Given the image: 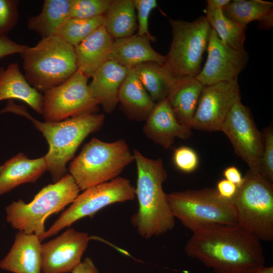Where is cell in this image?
Masks as SVG:
<instances>
[{
	"label": "cell",
	"mask_w": 273,
	"mask_h": 273,
	"mask_svg": "<svg viewBox=\"0 0 273 273\" xmlns=\"http://www.w3.org/2000/svg\"><path fill=\"white\" fill-rule=\"evenodd\" d=\"M185 251L214 273H249L265 263L260 241L237 225L199 229L193 232Z\"/></svg>",
	"instance_id": "cell-1"
},
{
	"label": "cell",
	"mask_w": 273,
	"mask_h": 273,
	"mask_svg": "<svg viewBox=\"0 0 273 273\" xmlns=\"http://www.w3.org/2000/svg\"><path fill=\"white\" fill-rule=\"evenodd\" d=\"M133 154L137 168L135 195L139 208L131 222L140 236L150 239L172 230L175 225L162 188L167 174L161 159L148 158L136 149Z\"/></svg>",
	"instance_id": "cell-2"
},
{
	"label": "cell",
	"mask_w": 273,
	"mask_h": 273,
	"mask_svg": "<svg viewBox=\"0 0 273 273\" xmlns=\"http://www.w3.org/2000/svg\"><path fill=\"white\" fill-rule=\"evenodd\" d=\"M12 112L24 116L41 132L49 146L44 156L47 169L56 183L66 174V164L74 156L83 141L90 133L99 130L104 123L103 114L93 113L80 115L58 122H40L26 111L25 107L10 100L0 113Z\"/></svg>",
	"instance_id": "cell-3"
},
{
	"label": "cell",
	"mask_w": 273,
	"mask_h": 273,
	"mask_svg": "<svg viewBox=\"0 0 273 273\" xmlns=\"http://www.w3.org/2000/svg\"><path fill=\"white\" fill-rule=\"evenodd\" d=\"M20 54L26 80L40 93L62 84L77 70L74 47L57 35L42 38Z\"/></svg>",
	"instance_id": "cell-4"
},
{
	"label": "cell",
	"mask_w": 273,
	"mask_h": 273,
	"mask_svg": "<svg viewBox=\"0 0 273 273\" xmlns=\"http://www.w3.org/2000/svg\"><path fill=\"white\" fill-rule=\"evenodd\" d=\"M80 191L73 177L66 173L59 181L43 187L30 202L19 199L7 205V221L15 229L34 234L41 241L46 231L47 218L71 204Z\"/></svg>",
	"instance_id": "cell-5"
},
{
	"label": "cell",
	"mask_w": 273,
	"mask_h": 273,
	"mask_svg": "<svg viewBox=\"0 0 273 273\" xmlns=\"http://www.w3.org/2000/svg\"><path fill=\"white\" fill-rule=\"evenodd\" d=\"M134 158L124 140L108 143L94 138L70 163L69 174L80 190L118 176Z\"/></svg>",
	"instance_id": "cell-6"
},
{
	"label": "cell",
	"mask_w": 273,
	"mask_h": 273,
	"mask_svg": "<svg viewBox=\"0 0 273 273\" xmlns=\"http://www.w3.org/2000/svg\"><path fill=\"white\" fill-rule=\"evenodd\" d=\"M231 201L237 225L260 241H272V184L248 171Z\"/></svg>",
	"instance_id": "cell-7"
},
{
	"label": "cell",
	"mask_w": 273,
	"mask_h": 273,
	"mask_svg": "<svg viewBox=\"0 0 273 273\" xmlns=\"http://www.w3.org/2000/svg\"><path fill=\"white\" fill-rule=\"evenodd\" d=\"M172 39L164 68L176 81L195 78L201 70L211 27L205 17L193 21L170 19Z\"/></svg>",
	"instance_id": "cell-8"
},
{
	"label": "cell",
	"mask_w": 273,
	"mask_h": 273,
	"mask_svg": "<svg viewBox=\"0 0 273 273\" xmlns=\"http://www.w3.org/2000/svg\"><path fill=\"white\" fill-rule=\"evenodd\" d=\"M167 200L174 218L193 232L211 225H237L232 201L222 198L216 189L173 192L167 194Z\"/></svg>",
	"instance_id": "cell-9"
},
{
	"label": "cell",
	"mask_w": 273,
	"mask_h": 273,
	"mask_svg": "<svg viewBox=\"0 0 273 273\" xmlns=\"http://www.w3.org/2000/svg\"><path fill=\"white\" fill-rule=\"evenodd\" d=\"M135 198V188L126 178L118 176L83 191L71 205L64 211L50 228L41 241L54 236L77 220L95 214L111 204L131 201Z\"/></svg>",
	"instance_id": "cell-10"
},
{
	"label": "cell",
	"mask_w": 273,
	"mask_h": 273,
	"mask_svg": "<svg viewBox=\"0 0 273 273\" xmlns=\"http://www.w3.org/2000/svg\"><path fill=\"white\" fill-rule=\"evenodd\" d=\"M88 78L77 70L66 81L43 93L42 114L46 121L96 113L99 104L90 92Z\"/></svg>",
	"instance_id": "cell-11"
},
{
	"label": "cell",
	"mask_w": 273,
	"mask_h": 273,
	"mask_svg": "<svg viewBox=\"0 0 273 273\" xmlns=\"http://www.w3.org/2000/svg\"><path fill=\"white\" fill-rule=\"evenodd\" d=\"M219 131L229 138L236 154L248 165L249 171L259 175L263 135L257 129L249 109L241 101L229 111Z\"/></svg>",
	"instance_id": "cell-12"
},
{
	"label": "cell",
	"mask_w": 273,
	"mask_h": 273,
	"mask_svg": "<svg viewBox=\"0 0 273 273\" xmlns=\"http://www.w3.org/2000/svg\"><path fill=\"white\" fill-rule=\"evenodd\" d=\"M240 99L238 79L205 86L199 99L192 128L219 131L229 111Z\"/></svg>",
	"instance_id": "cell-13"
},
{
	"label": "cell",
	"mask_w": 273,
	"mask_h": 273,
	"mask_svg": "<svg viewBox=\"0 0 273 273\" xmlns=\"http://www.w3.org/2000/svg\"><path fill=\"white\" fill-rule=\"evenodd\" d=\"M207 50L206 61L195 78L204 86L237 79L248 63L246 51H238L225 45L212 28Z\"/></svg>",
	"instance_id": "cell-14"
},
{
	"label": "cell",
	"mask_w": 273,
	"mask_h": 273,
	"mask_svg": "<svg viewBox=\"0 0 273 273\" xmlns=\"http://www.w3.org/2000/svg\"><path fill=\"white\" fill-rule=\"evenodd\" d=\"M90 239L87 233L69 228L41 244L42 272H71L81 262Z\"/></svg>",
	"instance_id": "cell-15"
},
{
	"label": "cell",
	"mask_w": 273,
	"mask_h": 273,
	"mask_svg": "<svg viewBox=\"0 0 273 273\" xmlns=\"http://www.w3.org/2000/svg\"><path fill=\"white\" fill-rule=\"evenodd\" d=\"M143 129L148 139L165 149L170 148L175 138L185 140L192 135L191 128L178 122L166 98L155 104Z\"/></svg>",
	"instance_id": "cell-16"
},
{
	"label": "cell",
	"mask_w": 273,
	"mask_h": 273,
	"mask_svg": "<svg viewBox=\"0 0 273 273\" xmlns=\"http://www.w3.org/2000/svg\"><path fill=\"white\" fill-rule=\"evenodd\" d=\"M0 268L13 273H41V243L34 235L18 231Z\"/></svg>",
	"instance_id": "cell-17"
},
{
	"label": "cell",
	"mask_w": 273,
	"mask_h": 273,
	"mask_svg": "<svg viewBox=\"0 0 273 273\" xmlns=\"http://www.w3.org/2000/svg\"><path fill=\"white\" fill-rule=\"evenodd\" d=\"M129 69L110 60L93 75L92 81L88 84L89 89L105 112L111 113L116 108L120 88Z\"/></svg>",
	"instance_id": "cell-18"
},
{
	"label": "cell",
	"mask_w": 273,
	"mask_h": 273,
	"mask_svg": "<svg viewBox=\"0 0 273 273\" xmlns=\"http://www.w3.org/2000/svg\"><path fill=\"white\" fill-rule=\"evenodd\" d=\"M113 38L104 26L98 28L74 47L77 70L87 78L106 61L113 43Z\"/></svg>",
	"instance_id": "cell-19"
},
{
	"label": "cell",
	"mask_w": 273,
	"mask_h": 273,
	"mask_svg": "<svg viewBox=\"0 0 273 273\" xmlns=\"http://www.w3.org/2000/svg\"><path fill=\"white\" fill-rule=\"evenodd\" d=\"M150 40L147 36L136 34L115 39L109 60H113L128 68L148 62L163 65L165 56L158 53L152 48Z\"/></svg>",
	"instance_id": "cell-20"
},
{
	"label": "cell",
	"mask_w": 273,
	"mask_h": 273,
	"mask_svg": "<svg viewBox=\"0 0 273 273\" xmlns=\"http://www.w3.org/2000/svg\"><path fill=\"white\" fill-rule=\"evenodd\" d=\"M3 165L0 172V196L22 184L35 182L47 170L44 156L29 159L22 153Z\"/></svg>",
	"instance_id": "cell-21"
},
{
	"label": "cell",
	"mask_w": 273,
	"mask_h": 273,
	"mask_svg": "<svg viewBox=\"0 0 273 273\" xmlns=\"http://www.w3.org/2000/svg\"><path fill=\"white\" fill-rule=\"evenodd\" d=\"M13 99L23 101L42 114L43 95L29 83L16 63L6 69L0 67V101Z\"/></svg>",
	"instance_id": "cell-22"
},
{
	"label": "cell",
	"mask_w": 273,
	"mask_h": 273,
	"mask_svg": "<svg viewBox=\"0 0 273 273\" xmlns=\"http://www.w3.org/2000/svg\"><path fill=\"white\" fill-rule=\"evenodd\" d=\"M132 119L146 121L155 103L140 81L134 68L129 69L120 88L118 103Z\"/></svg>",
	"instance_id": "cell-23"
},
{
	"label": "cell",
	"mask_w": 273,
	"mask_h": 273,
	"mask_svg": "<svg viewBox=\"0 0 273 273\" xmlns=\"http://www.w3.org/2000/svg\"><path fill=\"white\" fill-rule=\"evenodd\" d=\"M204 86L195 78L177 81L166 99L178 122L192 128V123Z\"/></svg>",
	"instance_id": "cell-24"
},
{
	"label": "cell",
	"mask_w": 273,
	"mask_h": 273,
	"mask_svg": "<svg viewBox=\"0 0 273 273\" xmlns=\"http://www.w3.org/2000/svg\"><path fill=\"white\" fill-rule=\"evenodd\" d=\"M71 0H45L41 12L29 18L28 29L42 38L57 35L63 23L70 18Z\"/></svg>",
	"instance_id": "cell-25"
},
{
	"label": "cell",
	"mask_w": 273,
	"mask_h": 273,
	"mask_svg": "<svg viewBox=\"0 0 273 273\" xmlns=\"http://www.w3.org/2000/svg\"><path fill=\"white\" fill-rule=\"evenodd\" d=\"M222 11L232 21L242 26L258 21L263 28L272 26L273 3L262 0H235Z\"/></svg>",
	"instance_id": "cell-26"
},
{
	"label": "cell",
	"mask_w": 273,
	"mask_h": 273,
	"mask_svg": "<svg viewBox=\"0 0 273 273\" xmlns=\"http://www.w3.org/2000/svg\"><path fill=\"white\" fill-rule=\"evenodd\" d=\"M132 0H112L104 15V26L115 39L133 35L138 28Z\"/></svg>",
	"instance_id": "cell-27"
},
{
	"label": "cell",
	"mask_w": 273,
	"mask_h": 273,
	"mask_svg": "<svg viewBox=\"0 0 273 273\" xmlns=\"http://www.w3.org/2000/svg\"><path fill=\"white\" fill-rule=\"evenodd\" d=\"M133 68L140 81L154 102L166 98L176 82L163 65L156 62H145Z\"/></svg>",
	"instance_id": "cell-28"
},
{
	"label": "cell",
	"mask_w": 273,
	"mask_h": 273,
	"mask_svg": "<svg viewBox=\"0 0 273 273\" xmlns=\"http://www.w3.org/2000/svg\"><path fill=\"white\" fill-rule=\"evenodd\" d=\"M205 17L211 28L224 44L238 51H245L244 43L247 27L232 21L222 9H206Z\"/></svg>",
	"instance_id": "cell-29"
},
{
	"label": "cell",
	"mask_w": 273,
	"mask_h": 273,
	"mask_svg": "<svg viewBox=\"0 0 273 273\" xmlns=\"http://www.w3.org/2000/svg\"><path fill=\"white\" fill-rule=\"evenodd\" d=\"M104 16L90 19L69 18L62 25L57 35L74 47L104 24Z\"/></svg>",
	"instance_id": "cell-30"
},
{
	"label": "cell",
	"mask_w": 273,
	"mask_h": 273,
	"mask_svg": "<svg viewBox=\"0 0 273 273\" xmlns=\"http://www.w3.org/2000/svg\"><path fill=\"white\" fill-rule=\"evenodd\" d=\"M112 0H71L70 18L90 19L104 16Z\"/></svg>",
	"instance_id": "cell-31"
},
{
	"label": "cell",
	"mask_w": 273,
	"mask_h": 273,
	"mask_svg": "<svg viewBox=\"0 0 273 273\" xmlns=\"http://www.w3.org/2000/svg\"><path fill=\"white\" fill-rule=\"evenodd\" d=\"M264 146L262 152L259 175L273 183V129L272 124L266 128L263 134Z\"/></svg>",
	"instance_id": "cell-32"
},
{
	"label": "cell",
	"mask_w": 273,
	"mask_h": 273,
	"mask_svg": "<svg viewBox=\"0 0 273 273\" xmlns=\"http://www.w3.org/2000/svg\"><path fill=\"white\" fill-rule=\"evenodd\" d=\"M19 3L17 0H0V33L6 34L17 24Z\"/></svg>",
	"instance_id": "cell-33"
},
{
	"label": "cell",
	"mask_w": 273,
	"mask_h": 273,
	"mask_svg": "<svg viewBox=\"0 0 273 273\" xmlns=\"http://www.w3.org/2000/svg\"><path fill=\"white\" fill-rule=\"evenodd\" d=\"M135 9L137 10L138 31L136 35L147 36L153 41L155 38L149 33L148 20L151 12L157 7L156 0H132Z\"/></svg>",
	"instance_id": "cell-34"
},
{
	"label": "cell",
	"mask_w": 273,
	"mask_h": 273,
	"mask_svg": "<svg viewBox=\"0 0 273 273\" xmlns=\"http://www.w3.org/2000/svg\"><path fill=\"white\" fill-rule=\"evenodd\" d=\"M173 160L176 167L185 173L194 171L199 164V157L196 152L186 146L178 147L174 150Z\"/></svg>",
	"instance_id": "cell-35"
},
{
	"label": "cell",
	"mask_w": 273,
	"mask_h": 273,
	"mask_svg": "<svg viewBox=\"0 0 273 273\" xmlns=\"http://www.w3.org/2000/svg\"><path fill=\"white\" fill-rule=\"evenodd\" d=\"M28 46L16 43L6 34L0 33V60L6 56L14 54H21Z\"/></svg>",
	"instance_id": "cell-36"
},
{
	"label": "cell",
	"mask_w": 273,
	"mask_h": 273,
	"mask_svg": "<svg viewBox=\"0 0 273 273\" xmlns=\"http://www.w3.org/2000/svg\"><path fill=\"white\" fill-rule=\"evenodd\" d=\"M237 188L232 183L225 179H222L217 183L216 189L222 198L232 200L236 193Z\"/></svg>",
	"instance_id": "cell-37"
},
{
	"label": "cell",
	"mask_w": 273,
	"mask_h": 273,
	"mask_svg": "<svg viewBox=\"0 0 273 273\" xmlns=\"http://www.w3.org/2000/svg\"><path fill=\"white\" fill-rule=\"evenodd\" d=\"M225 179L239 187L243 183L242 176L239 170L235 166H232L226 168L223 172Z\"/></svg>",
	"instance_id": "cell-38"
},
{
	"label": "cell",
	"mask_w": 273,
	"mask_h": 273,
	"mask_svg": "<svg viewBox=\"0 0 273 273\" xmlns=\"http://www.w3.org/2000/svg\"><path fill=\"white\" fill-rule=\"evenodd\" d=\"M71 272L72 273H99L93 260L86 257L83 261L77 266Z\"/></svg>",
	"instance_id": "cell-39"
},
{
	"label": "cell",
	"mask_w": 273,
	"mask_h": 273,
	"mask_svg": "<svg viewBox=\"0 0 273 273\" xmlns=\"http://www.w3.org/2000/svg\"><path fill=\"white\" fill-rule=\"evenodd\" d=\"M230 0H208L207 1L206 9L216 10L223 9L231 3Z\"/></svg>",
	"instance_id": "cell-40"
},
{
	"label": "cell",
	"mask_w": 273,
	"mask_h": 273,
	"mask_svg": "<svg viewBox=\"0 0 273 273\" xmlns=\"http://www.w3.org/2000/svg\"><path fill=\"white\" fill-rule=\"evenodd\" d=\"M249 273H273V267L261 265L255 267Z\"/></svg>",
	"instance_id": "cell-41"
},
{
	"label": "cell",
	"mask_w": 273,
	"mask_h": 273,
	"mask_svg": "<svg viewBox=\"0 0 273 273\" xmlns=\"http://www.w3.org/2000/svg\"><path fill=\"white\" fill-rule=\"evenodd\" d=\"M3 165H0V172L2 170V169H3Z\"/></svg>",
	"instance_id": "cell-42"
}]
</instances>
